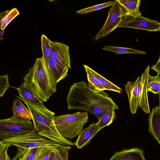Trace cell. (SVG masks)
Listing matches in <instances>:
<instances>
[{"mask_svg":"<svg viewBox=\"0 0 160 160\" xmlns=\"http://www.w3.org/2000/svg\"><path fill=\"white\" fill-rule=\"evenodd\" d=\"M160 77L159 75L152 76L148 75L147 82V92L150 91L154 94L159 95Z\"/></svg>","mask_w":160,"mask_h":160,"instance_id":"cell-23","label":"cell"},{"mask_svg":"<svg viewBox=\"0 0 160 160\" xmlns=\"http://www.w3.org/2000/svg\"><path fill=\"white\" fill-rule=\"evenodd\" d=\"M149 69L150 66L148 65L142 73L141 76L138 77V106L146 113H150L147 91V82Z\"/></svg>","mask_w":160,"mask_h":160,"instance_id":"cell-10","label":"cell"},{"mask_svg":"<svg viewBox=\"0 0 160 160\" xmlns=\"http://www.w3.org/2000/svg\"><path fill=\"white\" fill-rule=\"evenodd\" d=\"M98 131V122L92 124L82 131L78 135L77 140L74 142L75 145L79 149L85 147L90 143Z\"/></svg>","mask_w":160,"mask_h":160,"instance_id":"cell-14","label":"cell"},{"mask_svg":"<svg viewBox=\"0 0 160 160\" xmlns=\"http://www.w3.org/2000/svg\"><path fill=\"white\" fill-rule=\"evenodd\" d=\"M51 46V58L58 64L71 69L69 46L61 42L50 40Z\"/></svg>","mask_w":160,"mask_h":160,"instance_id":"cell-9","label":"cell"},{"mask_svg":"<svg viewBox=\"0 0 160 160\" xmlns=\"http://www.w3.org/2000/svg\"><path fill=\"white\" fill-rule=\"evenodd\" d=\"M54 148H41L38 155L34 160H48L51 152Z\"/></svg>","mask_w":160,"mask_h":160,"instance_id":"cell-29","label":"cell"},{"mask_svg":"<svg viewBox=\"0 0 160 160\" xmlns=\"http://www.w3.org/2000/svg\"><path fill=\"white\" fill-rule=\"evenodd\" d=\"M46 65L57 83L68 76L69 69L58 64L51 58L48 64Z\"/></svg>","mask_w":160,"mask_h":160,"instance_id":"cell-15","label":"cell"},{"mask_svg":"<svg viewBox=\"0 0 160 160\" xmlns=\"http://www.w3.org/2000/svg\"><path fill=\"white\" fill-rule=\"evenodd\" d=\"M160 57H159L157 62L154 65H152L151 68L156 72L158 75L160 74Z\"/></svg>","mask_w":160,"mask_h":160,"instance_id":"cell-32","label":"cell"},{"mask_svg":"<svg viewBox=\"0 0 160 160\" xmlns=\"http://www.w3.org/2000/svg\"><path fill=\"white\" fill-rule=\"evenodd\" d=\"M138 77L134 82L128 81L125 84L126 92L129 103L130 111L132 114H135L138 109L139 98L138 93Z\"/></svg>","mask_w":160,"mask_h":160,"instance_id":"cell-12","label":"cell"},{"mask_svg":"<svg viewBox=\"0 0 160 160\" xmlns=\"http://www.w3.org/2000/svg\"><path fill=\"white\" fill-rule=\"evenodd\" d=\"M10 146L7 143L4 148L0 152V160H12L8 154V150Z\"/></svg>","mask_w":160,"mask_h":160,"instance_id":"cell-31","label":"cell"},{"mask_svg":"<svg viewBox=\"0 0 160 160\" xmlns=\"http://www.w3.org/2000/svg\"><path fill=\"white\" fill-rule=\"evenodd\" d=\"M115 110L114 109L109 110L101 117L98 122L99 131L104 127L109 126L112 122L116 117Z\"/></svg>","mask_w":160,"mask_h":160,"instance_id":"cell-24","label":"cell"},{"mask_svg":"<svg viewBox=\"0 0 160 160\" xmlns=\"http://www.w3.org/2000/svg\"><path fill=\"white\" fill-rule=\"evenodd\" d=\"M17 97L24 102L31 113L34 132L58 144L69 146L75 145L74 142L62 137L58 131L54 122V113L47 109L43 103L31 104L20 97Z\"/></svg>","mask_w":160,"mask_h":160,"instance_id":"cell-3","label":"cell"},{"mask_svg":"<svg viewBox=\"0 0 160 160\" xmlns=\"http://www.w3.org/2000/svg\"><path fill=\"white\" fill-rule=\"evenodd\" d=\"M50 40L44 34L41 37V48L42 52V57L45 63L47 64L51 58V46Z\"/></svg>","mask_w":160,"mask_h":160,"instance_id":"cell-22","label":"cell"},{"mask_svg":"<svg viewBox=\"0 0 160 160\" xmlns=\"http://www.w3.org/2000/svg\"><path fill=\"white\" fill-rule=\"evenodd\" d=\"M114 1H110L108 2L92 6L82 9L76 12L79 14H86L91 12L101 9L105 8L112 5Z\"/></svg>","mask_w":160,"mask_h":160,"instance_id":"cell-26","label":"cell"},{"mask_svg":"<svg viewBox=\"0 0 160 160\" xmlns=\"http://www.w3.org/2000/svg\"><path fill=\"white\" fill-rule=\"evenodd\" d=\"M41 148H33L26 150L19 158V160H34Z\"/></svg>","mask_w":160,"mask_h":160,"instance_id":"cell-27","label":"cell"},{"mask_svg":"<svg viewBox=\"0 0 160 160\" xmlns=\"http://www.w3.org/2000/svg\"><path fill=\"white\" fill-rule=\"evenodd\" d=\"M16 89L19 97L29 104L38 105L42 104L44 102L23 84H21L20 87Z\"/></svg>","mask_w":160,"mask_h":160,"instance_id":"cell-16","label":"cell"},{"mask_svg":"<svg viewBox=\"0 0 160 160\" xmlns=\"http://www.w3.org/2000/svg\"><path fill=\"white\" fill-rule=\"evenodd\" d=\"M23 80V84L44 102L47 101L56 91L57 83L42 57L36 59Z\"/></svg>","mask_w":160,"mask_h":160,"instance_id":"cell-2","label":"cell"},{"mask_svg":"<svg viewBox=\"0 0 160 160\" xmlns=\"http://www.w3.org/2000/svg\"><path fill=\"white\" fill-rule=\"evenodd\" d=\"M68 109L88 111L99 120L108 111L118 109L115 102L104 91H91L84 81L75 82L71 87L67 98Z\"/></svg>","mask_w":160,"mask_h":160,"instance_id":"cell-1","label":"cell"},{"mask_svg":"<svg viewBox=\"0 0 160 160\" xmlns=\"http://www.w3.org/2000/svg\"><path fill=\"white\" fill-rule=\"evenodd\" d=\"M1 22H0V28L1 27Z\"/></svg>","mask_w":160,"mask_h":160,"instance_id":"cell-37","label":"cell"},{"mask_svg":"<svg viewBox=\"0 0 160 160\" xmlns=\"http://www.w3.org/2000/svg\"><path fill=\"white\" fill-rule=\"evenodd\" d=\"M19 13V12L16 8H13L9 11L1 21V29L4 30L8 24Z\"/></svg>","mask_w":160,"mask_h":160,"instance_id":"cell-25","label":"cell"},{"mask_svg":"<svg viewBox=\"0 0 160 160\" xmlns=\"http://www.w3.org/2000/svg\"><path fill=\"white\" fill-rule=\"evenodd\" d=\"M104 50L109 51L117 54L124 53H133L144 55L147 53L143 51L138 50L130 48L120 47L116 46H105L102 48Z\"/></svg>","mask_w":160,"mask_h":160,"instance_id":"cell-21","label":"cell"},{"mask_svg":"<svg viewBox=\"0 0 160 160\" xmlns=\"http://www.w3.org/2000/svg\"><path fill=\"white\" fill-rule=\"evenodd\" d=\"M119 1L128 11V16L137 17L141 15L139 11L141 0H119Z\"/></svg>","mask_w":160,"mask_h":160,"instance_id":"cell-18","label":"cell"},{"mask_svg":"<svg viewBox=\"0 0 160 160\" xmlns=\"http://www.w3.org/2000/svg\"><path fill=\"white\" fill-rule=\"evenodd\" d=\"M9 11V10L0 12V22L2 18L8 13Z\"/></svg>","mask_w":160,"mask_h":160,"instance_id":"cell-33","label":"cell"},{"mask_svg":"<svg viewBox=\"0 0 160 160\" xmlns=\"http://www.w3.org/2000/svg\"><path fill=\"white\" fill-rule=\"evenodd\" d=\"M128 15L126 9L119 0H115L109 9L107 19L104 25L94 38L95 40L104 37L118 28L124 18Z\"/></svg>","mask_w":160,"mask_h":160,"instance_id":"cell-7","label":"cell"},{"mask_svg":"<svg viewBox=\"0 0 160 160\" xmlns=\"http://www.w3.org/2000/svg\"><path fill=\"white\" fill-rule=\"evenodd\" d=\"M108 160H146L144 152L138 148H124L120 151L114 153Z\"/></svg>","mask_w":160,"mask_h":160,"instance_id":"cell-11","label":"cell"},{"mask_svg":"<svg viewBox=\"0 0 160 160\" xmlns=\"http://www.w3.org/2000/svg\"><path fill=\"white\" fill-rule=\"evenodd\" d=\"M4 30H2L0 28V41L3 39V36L4 33Z\"/></svg>","mask_w":160,"mask_h":160,"instance_id":"cell-36","label":"cell"},{"mask_svg":"<svg viewBox=\"0 0 160 160\" xmlns=\"http://www.w3.org/2000/svg\"><path fill=\"white\" fill-rule=\"evenodd\" d=\"M88 69L92 75L98 79L105 90H108L121 93L122 89L88 67Z\"/></svg>","mask_w":160,"mask_h":160,"instance_id":"cell-19","label":"cell"},{"mask_svg":"<svg viewBox=\"0 0 160 160\" xmlns=\"http://www.w3.org/2000/svg\"><path fill=\"white\" fill-rule=\"evenodd\" d=\"M10 87L8 75L0 76V98L3 96Z\"/></svg>","mask_w":160,"mask_h":160,"instance_id":"cell-30","label":"cell"},{"mask_svg":"<svg viewBox=\"0 0 160 160\" xmlns=\"http://www.w3.org/2000/svg\"><path fill=\"white\" fill-rule=\"evenodd\" d=\"M10 146H14L18 149L16 155L12 160H17L27 150L33 148L51 147L66 148L71 150L72 147L58 144L39 135L33 130L30 133L3 140Z\"/></svg>","mask_w":160,"mask_h":160,"instance_id":"cell-4","label":"cell"},{"mask_svg":"<svg viewBox=\"0 0 160 160\" xmlns=\"http://www.w3.org/2000/svg\"><path fill=\"white\" fill-rule=\"evenodd\" d=\"M7 143L3 141H0V152L4 148Z\"/></svg>","mask_w":160,"mask_h":160,"instance_id":"cell-34","label":"cell"},{"mask_svg":"<svg viewBox=\"0 0 160 160\" xmlns=\"http://www.w3.org/2000/svg\"><path fill=\"white\" fill-rule=\"evenodd\" d=\"M83 66L87 73L89 89L95 92H100L105 90V88L90 72L88 66L86 65H83Z\"/></svg>","mask_w":160,"mask_h":160,"instance_id":"cell-20","label":"cell"},{"mask_svg":"<svg viewBox=\"0 0 160 160\" xmlns=\"http://www.w3.org/2000/svg\"><path fill=\"white\" fill-rule=\"evenodd\" d=\"M55 148H54V149L51 152V153L50 155L49 158H48V160H54V150Z\"/></svg>","mask_w":160,"mask_h":160,"instance_id":"cell-35","label":"cell"},{"mask_svg":"<svg viewBox=\"0 0 160 160\" xmlns=\"http://www.w3.org/2000/svg\"><path fill=\"white\" fill-rule=\"evenodd\" d=\"M33 124L30 121L20 119L14 116L0 119V139H6L25 135L31 132Z\"/></svg>","mask_w":160,"mask_h":160,"instance_id":"cell-6","label":"cell"},{"mask_svg":"<svg viewBox=\"0 0 160 160\" xmlns=\"http://www.w3.org/2000/svg\"><path fill=\"white\" fill-rule=\"evenodd\" d=\"M118 28H128L140 29L150 32L160 31V23L156 20L143 17L125 16Z\"/></svg>","mask_w":160,"mask_h":160,"instance_id":"cell-8","label":"cell"},{"mask_svg":"<svg viewBox=\"0 0 160 160\" xmlns=\"http://www.w3.org/2000/svg\"><path fill=\"white\" fill-rule=\"evenodd\" d=\"M88 120V115L86 112L55 116L54 119L56 128L60 135L69 139L79 134Z\"/></svg>","mask_w":160,"mask_h":160,"instance_id":"cell-5","label":"cell"},{"mask_svg":"<svg viewBox=\"0 0 160 160\" xmlns=\"http://www.w3.org/2000/svg\"><path fill=\"white\" fill-rule=\"evenodd\" d=\"M148 131L160 144V108L159 105L153 108L148 119Z\"/></svg>","mask_w":160,"mask_h":160,"instance_id":"cell-13","label":"cell"},{"mask_svg":"<svg viewBox=\"0 0 160 160\" xmlns=\"http://www.w3.org/2000/svg\"><path fill=\"white\" fill-rule=\"evenodd\" d=\"M13 116L16 118L26 121H30L32 119L30 112L22 104L19 99H15L12 108Z\"/></svg>","mask_w":160,"mask_h":160,"instance_id":"cell-17","label":"cell"},{"mask_svg":"<svg viewBox=\"0 0 160 160\" xmlns=\"http://www.w3.org/2000/svg\"><path fill=\"white\" fill-rule=\"evenodd\" d=\"M69 150L66 148H55L54 160H68Z\"/></svg>","mask_w":160,"mask_h":160,"instance_id":"cell-28","label":"cell"}]
</instances>
